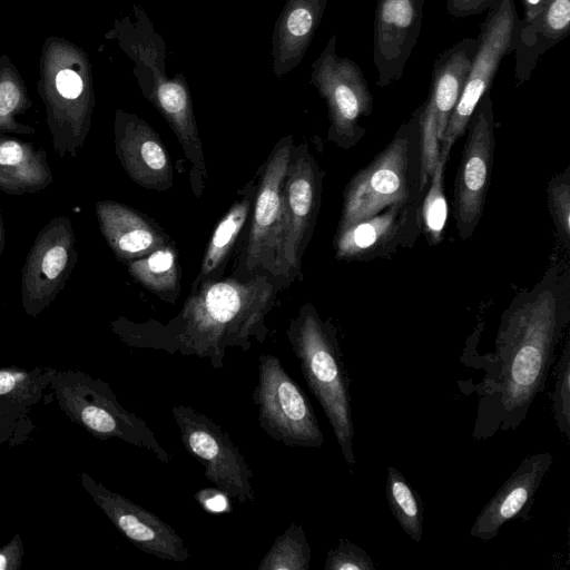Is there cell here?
Instances as JSON below:
<instances>
[{"label": "cell", "instance_id": "7", "mask_svg": "<svg viewBox=\"0 0 570 570\" xmlns=\"http://www.w3.org/2000/svg\"><path fill=\"white\" fill-rule=\"evenodd\" d=\"M50 389L58 407L73 423L100 440L118 439L151 452L161 463L171 454L137 414L127 410L109 384L77 370L56 371Z\"/></svg>", "mask_w": 570, "mask_h": 570}, {"label": "cell", "instance_id": "38", "mask_svg": "<svg viewBox=\"0 0 570 570\" xmlns=\"http://www.w3.org/2000/svg\"><path fill=\"white\" fill-rule=\"evenodd\" d=\"M226 499L228 497L219 491L217 488L205 489L195 494V500L199 502L206 510L212 512L225 511L228 507Z\"/></svg>", "mask_w": 570, "mask_h": 570}, {"label": "cell", "instance_id": "40", "mask_svg": "<svg viewBox=\"0 0 570 570\" xmlns=\"http://www.w3.org/2000/svg\"><path fill=\"white\" fill-rule=\"evenodd\" d=\"M4 246H6L4 228H3V222H2V217H1V213H0V258L3 254Z\"/></svg>", "mask_w": 570, "mask_h": 570}, {"label": "cell", "instance_id": "26", "mask_svg": "<svg viewBox=\"0 0 570 570\" xmlns=\"http://www.w3.org/2000/svg\"><path fill=\"white\" fill-rule=\"evenodd\" d=\"M53 183L43 148L0 134V190L11 195L35 194Z\"/></svg>", "mask_w": 570, "mask_h": 570}, {"label": "cell", "instance_id": "6", "mask_svg": "<svg viewBox=\"0 0 570 570\" xmlns=\"http://www.w3.org/2000/svg\"><path fill=\"white\" fill-rule=\"evenodd\" d=\"M421 109L422 105L400 126L387 146L350 179L337 230L391 205L422 200L426 187L422 180Z\"/></svg>", "mask_w": 570, "mask_h": 570}, {"label": "cell", "instance_id": "31", "mask_svg": "<svg viewBox=\"0 0 570 570\" xmlns=\"http://www.w3.org/2000/svg\"><path fill=\"white\" fill-rule=\"evenodd\" d=\"M449 155V151L440 149L439 159L420 204L421 233L431 246L443 239L448 219L443 180Z\"/></svg>", "mask_w": 570, "mask_h": 570}, {"label": "cell", "instance_id": "30", "mask_svg": "<svg viewBox=\"0 0 570 570\" xmlns=\"http://www.w3.org/2000/svg\"><path fill=\"white\" fill-rule=\"evenodd\" d=\"M385 495L400 527L415 542L423 535V502L420 493L395 466H387Z\"/></svg>", "mask_w": 570, "mask_h": 570}, {"label": "cell", "instance_id": "4", "mask_svg": "<svg viewBox=\"0 0 570 570\" xmlns=\"http://www.w3.org/2000/svg\"><path fill=\"white\" fill-rule=\"evenodd\" d=\"M286 335L303 376L331 424L341 454L352 468L356 458L351 380L336 327L330 320H322L313 304L305 303L289 321Z\"/></svg>", "mask_w": 570, "mask_h": 570}, {"label": "cell", "instance_id": "33", "mask_svg": "<svg viewBox=\"0 0 570 570\" xmlns=\"http://www.w3.org/2000/svg\"><path fill=\"white\" fill-rule=\"evenodd\" d=\"M547 200L560 245L570 247V166L548 184Z\"/></svg>", "mask_w": 570, "mask_h": 570}, {"label": "cell", "instance_id": "21", "mask_svg": "<svg viewBox=\"0 0 570 570\" xmlns=\"http://www.w3.org/2000/svg\"><path fill=\"white\" fill-rule=\"evenodd\" d=\"M552 460L550 452L525 456L478 514L470 535L489 541L509 521L527 517Z\"/></svg>", "mask_w": 570, "mask_h": 570}, {"label": "cell", "instance_id": "13", "mask_svg": "<svg viewBox=\"0 0 570 570\" xmlns=\"http://www.w3.org/2000/svg\"><path fill=\"white\" fill-rule=\"evenodd\" d=\"M519 19L513 0H497L488 10L476 37L479 43L469 76L449 118L440 149L450 153L465 132L479 101L490 92L503 58L514 50Z\"/></svg>", "mask_w": 570, "mask_h": 570}, {"label": "cell", "instance_id": "37", "mask_svg": "<svg viewBox=\"0 0 570 570\" xmlns=\"http://www.w3.org/2000/svg\"><path fill=\"white\" fill-rule=\"evenodd\" d=\"M497 0H446V11L454 18H466L489 10Z\"/></svg>", "mask_w": 570, "mask_h": 570}, {"label": "cell", "instance_id": "14", "mask_svg": "<svg viewBox=\"0 0 570 570\" xmlns=\"http://www.w3.org/2000/svg\"><path fill=\"white\" fill-rule=\"evenodd\" d=\"M452 197L458 234L468 240L478 227L491 180L494 154L493 105L487 92L468 124Z\"/></svg>", "mask_w": 570, "mask_h": 570}, {"label": "cell", "instance_id": "5", "mask_svg": "<svg viewBox=\"0 0 570 570\" xmlns=\"http://www.w3.org/2000/svg\"><path fill=\"white\" fill-rule=\"evenodd\" d=\"M38 94L46 108L51 142L59 157H77L95 108L92 66L87 52L51 36L41 48Z\"/></svg>", "mask_w": 570, "mask_h": 570}, {"label": "cell", "instance_id": "22", "mask_svg": "<svg viewBox=\"0 0 570 570\" xmlns=\"http://www.w3.org/2000/svg\"><path fill=\"white\" fill-rule=\"evenodd\" d=\"M56 371L0 367V445L14 448L30 440L36 431L31 413L45 399Z\"/></svg>", "mask_w": 570, "mask_h": 570}, {"label": "cell", "instance_id": "34", "mask_svg": "<svg viewBox=\"0 0 570 570\" xmlns=\"http://www.w3.org/2000/svg\"><path fill=\"white\" fill-rule=\"evenodd\" d=\"M554 421L561 434L570 439V338L567 337L556 368L552 394Z\"/></svg>", "mask_w": 570, "mask_h": 570}, {"label": "cell", "instance_id": "23", "mask_svg": "<svg viewBox=\"0 0 570 570\" xmlns=\"http://www.w3.org/2000/svg\"><path fill=\"white\" fill-rule=\"evenodd\" d=\"M99 229L116 258L128 264L171 242L149 217L115 200L95 204Z\"/></svg>", "mask_w": 570, "mask_h": 570}, {"label": "cell", "instance_id": "20", "mask_svg": "<svg viewBox=\"0 0 570 570\" xmlns=\"http://www.w3.org/2000/svg\"><path fill=\"white\" fill-rule=\"evenodd\" d=\"M423 3L424 0H377L373 62L379 87H387L403 77L420 36Z\"/></svg>", "mask_w": 570, "mask_h": 570}, {"label": "cell", "instance_id": "18", "mask_svg": "<svg viewBox=\"0 0 570 570\" xmlns=\"http://www.w3.org/2000/svg\"><path fill=\"white\" fill-rule=\"evenodd\" d=\"M478 38L466 37L435 59L430 95L420 114L421 147L424 160L434 161L443 132L461 96L478 49Z\"/></svg>", "mask_w": 570, "mask_h": 570}, {"label": "cell", "instance_id": "27", "mask_svg": "<svg viewBox=\"0 0 570 570\" xmlns=\"http://www.w3.org/2000/svg\"><path fill=\"white\" fill-rule=\"evenodd\" d=\"M255 193L256 180L252 179L243 188L240 197L234 202L216 225L202 258L198 274L191 285V291L197 289L205 282H213L223 277L232 252L249 218Z\"/></svg>", "mask_w": 570, "mask_h": 570}, {"label": "cell", "instance_id": "24", "mask_svg": "<svg viewBox=\"0 0 570 570\" xmlns=\"http://www.w3.org/2000/svg\"><path fill=\"white\" fill-rule=\"evenodd\" d=\"M328 0H286L272 33V70L281 79L303 60Z\"/></svg>", "mask_w": 570, "mask_h": 570}, {"label": "cell", "instance_id": "3", "mask_svg": "<svg viewBox=\"0 0 570 570\" xmlns=\"http://www.w3.org/2000/svg\"><path fill=\"white\" fill-rule=\"evenodd\" d=\"M105 38L115 40L131 60L132 75L142 96L167 121L202 183L207 170L191 94L181 72L174 77L167 75L166 42L147 12L134 4L132 18L115 19Z\"/></svg>", "mask_w": 570, "mask_h": 570}, {"label": "cell", "instance_id": "16", "mask_svg": "<svg viewBox=\"0 0 570 570\" xmlns=\"http://www.w3.org/2000/svg\"><path fill=\"white\" fill-rule=\"evenodd\" d=\"M79 482L119 532L140 551L174 562L190 559L183 538L157 514L106 488L87 472L79 473Z\"/></svg>", "mask_w": 570, "mask_h": 570}, {"label": "cell", "instance_id": "15", "mask_svg": "<svg viewBox=\"0 0 570 570\" xmlns=\"http://www.w3.org/2000/svg\"><path fill=\"white\" fill-rule=\"evenodd\" d=\"M71 218H51L37 234L21 273V303L28 316L40 315L65 288L77 263Z\"/></svg>", "mask_w": 570, "mask_h": 570}, {"label": "cell", "instance_id": "39", "mask_svg": "<svg viewBox=\"0 0 570 570\" xmlns=\"http://www.w3.org/2000/svg\"><path fill=\"white\" fill-rule=\"evenodd\" d=\"M549 2L550 0H522L524 11V16L522 19L530 20L537 17L547 8Z\"/></svg>", "mask_w": 570, "mask_h": 570}, {"label": "cell", "instance_id": "19", "mask_svg": "<svg viewBox=\"0 0 570 570\" xmlns=\"http://www.w3.org/2000/svg\"><path fill=\"white\" fill-rule=\"evenodd\" d=\"M114 140L117 158L138 186L166 191L174 185V168L158 132L142 118L116 109Z\"/></svg>", "mask_w": 570, "mask_h": 570}, {"label": "cell", "instance_id": "36", "mask_svg": "<svg viewBox=\"0 0 570 570\" xmlns=\"http://www.w3.org/2000/svg\"><path fill=\"white\" fill-rule=\"evenodd\" d=\"M24 554L21 535L16 533L0 547V570H20Z\"/></svg>", "mask_w": 570, "mask_h": 570}, {"label": "cell", "instance_id": "32", "mask_svg": "<svg viewBox=\"0 0 570 570\" xmlns=\"http://www.w3.org/2000/svg\"><path fill=\"white\" fill-rule=\"evenodd\" d=\"M311 558V547L303 525L292 521L276 537L257 570H308Z\"/></svg>", "mask_w": 570, "mask_h": 570}, {"label": "cell", "instance_id": "28", "mask_svg": "<svg viewBox=\"0 0 570 570\" xmlns=\"http://www.w3.org/2000/svg\"><path fill=\"white\" fill-rule=\"evenodd\" d=\"M126 265L129 275L147 291L167 303H176L180 293V269L173 240Z\"/></svg>", "mask_w": 570, "mask_h": 570}, {"label": "cell", "instance_id": "29", "mask_svg": "<svg viewBox=\"0 0 570 570\" xmlns=\"http://www.w3.org/2000/svg\"><path fill=\"white\" fill-rule=\"evenodd\" d=\"M32 106L26 83L7 55L0 57V134L33 135L36 129L16 117Z\"/></svg>", "mask_w": 570, "mask_h": 570}, {"label": "cell", "instance_id": "35", "mask_svg": "<svg viewBox=\"0 0 570 570\" xmlns=\"http://www.w3.org/2000/svg\"><path fill=\"white\" fill-rule=\"evenodd\" d=\"M325 570H375V563L358 544L341 538L335 548L328 549Z\"/></svg>", "mask_w": 570, "mask_h": 570}, {"label": "cell", "instance_id": "2", "mask_svg": "<svg viewBox=\"0 0 570 570\" xmlns=\"http://www.w3.org/2000/svg\"><path fill=\"white\" fill-rule=\"evenodd\" d=\"M285 287L284 282L267 274L247 279L222 277L191 291L179 313L166 324L118 317L110 327L129 346L207 358L212 367L222 368L228 348L246 352L253 340H266V316Z\"/></svg>", "mask_w": 570, "mask_h": 570}, {"label": "cell", "instance_id": "17", "mask_svg": "<svg viewBox=\"0 0 570 570\" xmlns=\"http://www.w3.org/2000/svg\"><path fill=\"white\" fill-rule=\"evenodd\" d=\"M420 204H394L370 218L336 230V258L347 262L391 258L399 249L413 246L421 234Z\"/></svg>", "mask_w": 570, "mask_h": 570}, {"label": "cell", "instance_id": "1", "mask_svg": "<svg viewBox=\"0 0 570 570\" xmlns=\"http://www.w3.org/2000/svg\"><path fill=\"white\" fill-rule=\"evenodd\" d=\"M569 323V266L553 256L538 283L518 293L502 313L493 352L478 353L483 323L476 325L461 357L484 373L472 389L478 395L474 440L485 441L521 425L546 385Z\"/></svg>", "mask_w": 570, "mask_h": 570}, {"label": "cell", "instance_id": "10", "mask_svg": "<svg viewBox=\"0 0 570 570\" xmlns=\"http://www.w3.org/2000/svg\"><path fill=\"white\" fill-rule=\"evenodd\" d=\"M336 35L312 63L309 83L328 110V140L343 149L354 147L364 136L360 120L372 114L373 96L360 66L336 51Z\"/></svg>", "mask_w": 570, "mask_h": 570}, {"label": "cell", "instance_id": "11", "mask_svg": "<svg viewBox=\"0 0 570 570\" xmlns=\"http://www.w3.org/2000/svg\"><path fill=\"white\" fill-rule=\"evenodd\" d=\"M171 414L183 446L202 464L206 479L228 499L238 503L254 502V473L229 434L190 405H174Z\"/></svg>", "mask_w": 570, "mask_h": 570}, {"label": "cell", "instance_id": "8", "mask_svg": "<svg viewBox=\"0 0 570 570\" xmlns=\"http://www.w3.org/2000/svg\"><path fill=\"white\" fill-rule=\"evenodd\" d=\"M292 135L282 137L259 170L246 243L233 275L247 279L256 274L275 278L283 239V187L294 153Z\"/></svg>", "mask_w": 570, "mask_h": 570}, {"label": "cell", "instance_id": "9", "mask_svg": "<svg viewBox=\"0 0 570 570\" xmlns=\"http://www.w3.org/2000/svg\"><path fill=\"white\" fill-rule=\"evenodd\" d=\"M261 429L272 440L293 448L320 449L324 434L302 387L272 354L258 357V381L252 394Z\"/></svg>", "mask_w": 570, "mask_h": 570}, {"label": "cell", "instance_id": "25", "mask_svg": "<svg viewBox=\"0 0 570 570\" xmlns=\"http://www.w3.org/2000/svg\"><path fill=\"white\" fill-rule=\"evenodd\" d=\"M570 29V0H550L530 20L519 19L514 38V73L519 85L529 80L539 57L561 41Z\"/></svg>", "mask_w": 570, "mask_h": 570}, {"label": "cell", "instance_id": "12", "mask_svg": "<svg viewBox=\"0 0 570 570\" xmlns=\"http://www.w3.org/2000/svg\"><path fill=\"white\" fill-rule=\"evenodd\" d=\"M325 173L306 144L295 146L284 181V228L276 276L287 286L301 276L303 254L312 237L321 206Z\"/></svg>", "mask_w": 570, "mask_h": 570}]
</instances>
